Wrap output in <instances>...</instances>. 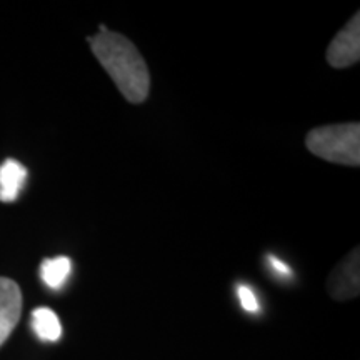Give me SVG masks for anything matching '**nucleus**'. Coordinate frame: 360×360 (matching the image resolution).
<instances>
[{"label": "nucleus", "instance_id": "9", "mask_svg": "<svg viewBox=\"0 0 360 360\" xmlns=\"http://www.w3.org/2000/svg\"><path fill=\"white\" fill-rule=\"evenodd\" d=\"M237 294L244 310H247V312H259V300L254 292H252V289H249L247 285H240L238 287Z\"/></svg>", "mask_w": 360, "mask_h": 360}, {"label": "nucleus", "instance_id": "4", "mask_svg": "<svg viewBox=\"0 0 360 360\" xmlns=\"http://www.w3.org/2000/svg\"><path fill=\"white\" fill-rule=\"evenodd\" d=\"M359 249H354L344 260L337 264L327 281V289L337 300H349L359 295L360 278Z\"/></svg>", "mask_w": 360, "mask_h": 360}, {"label": "nucleus", "instance_id": "10", "mask_svg": "<svg viewBox=\"0 0 360 360\" xmlns=\"http://www.w3.org/2000/svg\"><path fill=\"white\" fill-rule=\"evenodd\" d=\"M269 260H270V265H272L274 269L277 270L278 274H281V276H289L290 274V267L287 264H283L281 259H277V257H269Z\"/></svg>", "mask_w": 360, "mask_h": 360}, {"label": "nucleus", "instance_id": "5", "mask_svg": "<svg viewBox=\"0 0 360 360\" xmlns=\"http://www.w3.org/2000/svg\"><path fill=\"white\" fill-rule=\"evenodd\" d=\"M22 314V292L12 278L0 277V347L15 328Z\"/></svg>", "mask_w": 360, "mask_h": 360}, {"label": "nucleus", "instance_id": "3", "mask_svg": "<svg viewBox=\"0 0 360 360\" xmlns=\"http://www.w3.org/2000/svg\"><path fill=\"white\" fill-rule=\"evenodd\" d=\"M326 57L334 69H345L357 64L360 58V13H355L335 35L328 45Z\"/></svg>", "mask_w": 360, "mask_h": 360}, {"label": "nucleus", "instance_id": "2", "mask_svg": "<svg viewBox=\"0 0 360 360\" xmlns=\"http://www.w3.org/2000/svg\"><path fill=\"white\" fill-rule=\"evenodd\" d=\"M305 146L314 155L334 164L359 167L360 164V124L323 125L310 130Z\"/></svg>", "mask_w": 360, "mask_h": 360}, {"label": "nucleus", "instance_id": "6", "mask_svg": "<svg viewBox=\"0 0 360 360\" xmlns=\"http://www.w3.org/2000/svg\"><path fill=\"white\" fill-rule=\"evenodd\" d=\"M27 179V169L20 162L7 159L0 165V200H17Z\"/></svg>", "mask_w": 360, "mask_h": 360}, {"label": "nucleus", "instance_id": "1", "mask_svg": "<svg viewBox=\"0 0 360 360\" xmlns=\"http://www.w3.org/2000/svg\"><path fill=\"white\" fill-rule=\"evenodd\" d=\"M89 44L122 96L132 103L146 101L150 90V74L137 47L127 37L110 30L96 34Z\"/></svg>", "mask_w": 360, "mask_h": 360}, {"label": "nucleus", "instance_id": "8", "mask_svg": "<svg viewBox=\"0 0 360 360\" xmlns=\"http://www.w3.org/2000/svg\"><path fill=\"white\" fill-rule=\"evenodd\" d=\"M72 272V262L69 257L45 259L40 265V277L51 289H60Z\"/></svg>", "mask_w": 360, "mask_h": 360}, {"label": "nucleus", "instance_id": "7", "mask_svg": "<svg viewBox=\"0 0 360 360\" xmlns=\"http://www.w3.org/2000/svg\"><path fill=\"white\" fill-rule=\"evenodd\" d=\"M32 328L44 342H57L62 337V323L57 314L49 307H39L32 312Z\"/></svg>", "mask_w": 360, "mask_h": 360}]
</instances>
